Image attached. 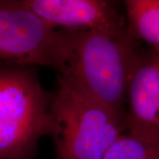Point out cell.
Masks as SVG:
<instances>
[{"instance_id":"6da1fadb","label":"cell","mask_w":159,"mask_h":159,"mask_svg":"<svg viewBox=\"0 0 159 159\" xmlns=\"http://www.w3.org/2000/svg\"><path fill=\"white\" fill-rule=\"evenodd\" d=\"M71 53L66 69L74 84L124 120L126 93L140 50L126 29L69 31Z\"/></svg>"},{"instance_id":"7a4b0ae2","label":"cell","mask_w":159,"mask_h":159,"mask_svg":"<svg viewBox=\"0 0 159 159\" xmlns=\"http://www.w3.org/2000/svg\"><path fill=\"white\" fill-rule=\"evenodd\" d=\"M50 117L55 159H102L125 133L123 119L64 74L51 96Z\"/></svg>"},{"instance_id":"3957f363","label":"cell","mask_w":159,"mask_h":159,"mask_svg":"<svg viewBox=\"0 0 159 159\" xmlns=\"http://www.w3.org/2000/svg\"><path fill=\"white\" fill-rule=\"evenodd\" d=\"M50 102L35 67H0V159H34L51 134Z\"/></svg>"},{"instance_id":"277c9868","label":"cell","mask_w":159,"mask_h":159,"mask_svg":"<svg viewBox=\"0 0 159 159\" xmlns=\"http://www.w3.org/2000/svg\"><path fill=\"white\" fill-rule=\"evenodd\" d=\"M71 34L45 22L20 0H0V67H51L62 73Z\"/></svg>"},{"instance_id":"5b68a950","label":"cell","mask_w":159,"mask_h":159,"mask_svg":"<svg viewBox=\"0 0 159 159\" xmlns=\"http://www.w3.org/2000/svg\"><path fill=\"white\" fill-rule=\"evenodd\" d=\"M126 134L159 143V49L140 51L132 71L124 117Z\"/></svg>"},{"instance_id":"8992f818","label":"cell","mask_w":159,"mask_h":159,"mask_svg":"<svg viewBox=\"0 0 159 159\" xmlns=\"http://www.w3.org/2000/svg\"><path fill=\"white\" fill-rule=\"evenodd\" d=\"M54 29L67 31L126 29L125 20L113 2L104 0H20Z\"/></svg>"},{"instance_id":"52a82bcc","label":"cell","mask_w":159,"mask_h":159,"mask_svg":"<svg viewBox=\"0 0 159 159\" xmlns=\"http://www.w3.org/2000/svg\"><path fill=\"white\" fill-rule=\"evenodd\" d=\"M124 6L133 37L159 49V0H126Z\"/></svg>"},{"instance_id":"ba28073f","label":"cell","mask_w":159,"mask_h":159,"mask_svg":"<svg viewBox=\"0 0 159 159\" xmlns=\"http://www.w3.org/2000/svg\"><path fill=\"white\" fill-rule=\"evenodd\" d=\"M102 159H159V143L142 142L123 134Z\"/></svg>"}]
</instances>
